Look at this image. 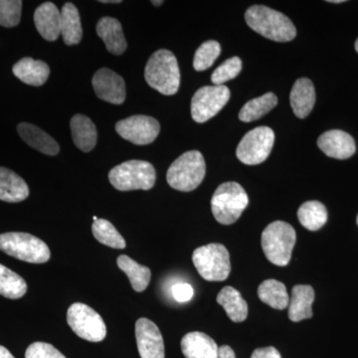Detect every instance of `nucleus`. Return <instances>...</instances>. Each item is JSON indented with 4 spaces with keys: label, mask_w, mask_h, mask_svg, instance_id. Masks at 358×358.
I'll return each instance as SVG.
<instances>
[{
    "label": "nucleus",
    "mask_w": 358,
    "mask_h": 358,
    "mask_svg": "<svg viewBox=\"0 0 358 358\" xmlns=\"http://www.w3.org/2000/svg\"><path fill=\"white\" fill-rule=\"evenodd\" d=\"M115 131L134 145H147L154 143L159 136L160 124L155 117L136 115L117 122Z\"/></svg>",
    "instance_id": "12"
},
{
    "label": "nucleus",
    "mask_w": 358,
    "mask_h": 358,
    "mask_svg": "<svg viewBox=\"0 0 358 358\" xmlns=\"http://www.w3.org/2000/svg\"><path fill=\"white\" fill-rule=\"evenodd\" d=\"M94 237L100 243L114 249L126 248L127 244L114 225L106 219H98L92 225Z\"/></svg>",
    "instance_id": "32"
},
{
    "label": "nucleus",
    "mask_w": 358,
    "mask_h": 358,
    "mask_svg": "<svg viewBox=\"0 0 358 358\" xmlns=\"http://www.w3.org/2000/svg\"><path fill=\"white\" fill-rule=\"evenodd\" d=\"M29 196V187L27 183L18 174L0 167V200L16 203L21 202Z\"/></svg>",
    "instance_id": "22"
},
{
    "label": "nucleus",
    "mask_w": 358,
    "mask_h": 358,
    "mask_svg": "<svg viewBox=\"0 0 358 358\" xmlns=\"http://www.w3.org/2000/svg\"><path fill=\"white\" fill-rule=\"evenodd\" d=\"M299 221L306 229L317 231L327 223V210L320 201H307L298 210Z\"/></svg>",
    "instance_id": "29"
},
{
    "label": "nucleus",
    "mask_w": 358,
    "mask_h": 358,
    "mask_svg": "<svg viewBox=\"0 0 358 358\" xmlns=\"http://www.w3.org/2000/svg\"><path fill=\"white\" fill-rule=\"evenodd\" d=\"M192 261L197 272L206 281H225L230 275L229 252L222 244L211 243L195 249Z\"/></svg>",
    "instance_id": "8"
},
{
    "label": "nucleus",
    "mask_w": 358,
    "mask_h": 358,
    "mask_svg": "<svg viewBox=\"0 0 358 358\" xmlns=\"http://www.w3.org/2000/svg\"><path fill=\"white\" fill-rule=\"evenodd\" d=\"M70 128L73 141L82 152H91L96 147L98 138L96 126L87 115H75L71 120Z\"/></svg>",
    "instance_id": "24"
},
{
    "label": "nucleus",
    "mask_w": 358,
    "mask_h": 358,
    "mask_svg": "<svg viewBox=\"0 0 358 358\" xmlns=\"http://www.w3.org/2000/svg\"><path fill=\"white\" fill-rule=\"evenodd\" d=\"M136 338L141 358H164V343L159 327L141 317L136 324Z\"/></svg>",
    "instance_id": "14"
},
{
    "label": "nucleus",
    "mask_w": 358,
    "mask_h": 358,
    "mask_svg": "<svg viewBox=\"0 0 358 358\" xmlns=\"http://www.w3.org/2000/svg\"><path fill=\"white\" fill-rule=\"evenodd\" d=\"M249 204L247 192L239 183L234 181L219 185L211 199L214 217L223 225L236 222Z\"/></svg>",
    "instance_id": "5"
},
{
    "label": "nucleus",
    "mask_w": 358,
    "mask_h": 358,
    "mask_svg": "<svg viewBox=\"0 0 358 358\" xmlns=\"http://www.w3.org/2000/svg\"><path fill=\"white\" fill-rule=\"evenodd\" d=\"M0 358H15L7 348L0 345Z\"/></svg>",
    "instance_id": "40"
},
{
    "label": "nucleus",
    "mask_w": 358,
    "mask_h": 358,
    "mask_svg": "<svg viewBox=\"0 0 358 358\" xmlns=\"http://www.w3.org/2000/svg\"><path fill=\"white\" fill-rule=\"evenodd\" d=\"M173 296L178 303H185L192 300L193 294V288L192 285L187 284V282H178V284L173 285Z\"/></svg>",
    "instance_id": "37"
},
{
    "label": "nucleus",
    "mask_w": 358,
    "mask_h": 358,
    "mask_svg": "<svg viewBox=\"0 0 358 358\" xmlns=\"http://www.w3.org/2000/svg\"><path fill=\"white\" fill-rule=\"evenodd\" d=\"M205 173L203 155L199 150H190L174 160L167 171L166 179L173 189L189 192L201 185Z\"/></svg>",
    "instance_id": "4"
},
{
    "label": "nucleus",
    "mask_w": 358,
    "mask_h": 358,
    "mask_svg": "<svg viewBox=\"0 0 358 358\" xmlns=\"http://www.w3.org/2000/svg\"><path fill=\"white\" fill-rule=\"evenodd\" d=\"M355 50H357L358 53V39L357 40V42H355Z\"/></svg>",
    "instance_id": "44"
},
{
    "label": "nucleus",
    "mask_w": 358,
    "mask_h": 358,
    "mask_svg": "<svg viewBox=\"0 0 358 358\" xmlns=\"http://www.w3.org/2000/svg\"><path fill=\"white\" fill-rule=\"evenodd\" d=\"M258 296L264 303L275 310L289 307V296L286 286L277 280H266L258 288Z\"/></svg>",
    "instance_id": "27"
},
{
    "label": "nucleus",
    "mask_w": 358,
    "mask_h": 358,
    "mask_svg": "<svg viewBox=\"0 0 358 358\" xmlns=\"http://www.w3.org/2000/svg\"><path fill=\"white\" fill-rule=\"evenodd\" d=\"M22 1L20 0H0V25L14 27L20 22Z\"/></svg>",
    "instance_id": "35"
},
{
    "label": "nucleus",
    "mask_w": 358,
    "mask_h": 358,
    "mask_svg": "<svg viewBox=\"0 0 358 358\" xmlns=\"http://www.w3.org/2000/svg\"><path fill=\"white\" fill-rule=\"evenodd\" d=\"M96 95L106 102L121 105L126 100V84L114 71L102 68L96 71L92 80Z\"/></svg>",
    "instance_id": "13"
},
{
    "label": "nucleus",
    "mask_w": 358,
    "mask_h": 358,
    "mask_svg": "<svg viewBox=\"0 0 358 358\" xmlns=\"http://www.w3.org/2000/svg\"><path fill=\"white\" fill-rule=\"evenodd\" d=\"M93 219H94V221H96V220H98L99 218L96 217V216H94Z\"/></svg>",
    "instance_id": "45"
},
{
    "label": "nucleus",
    "mask_w": 358,
    "mask_h": 358,
    "mask_svg": "<svg viewBox=\"0 0 358 358\" xmlns=\"http://www.w3.org/2000/svg\"><path fill=\"white\" fill-rule=\"evenodd\" d=\"M102 3H121V0H101Z\"/></svg>",
    "instance_id": "41"
},
{
    "label": "nucleus",
    "mask_w": 358,
    "mask_h": 358,
    "mask_svg": "<svg viewBox=\"0 0 358 358\" xmlns=\"http://www.w3.org/2000/svg\"><path fill=\"white\" fill-rule=\"evenodd\" d=\"M67 322L79 338L100 343L107 336L105 322L93 308L82 303H75L67 312Z\"/></svg>",
    "instance_id": "9"
},
{
    "label": "nucleus",
    "mask_w": 358,
    "mask_h": 358,
    "mask_svg": "<svg viewBox=\"0 0 358 358\" xmlns=\"http://www.w3.org/2000/svg\"><path fill=\"white\" fill-rule=\"evenodd\" d=\"M251 358H282L279 350H275L273 346L268 348H257L252 353Z\"/></svg>",
    "instance_id": "38"
},
{
    "label": "nucleus",
    "mask_w": 358,
    "mask_h": 358,
    "mask_svg": "<svg viewBox=\"0 0 358 358\" xmlns=\"http://www.w3.org/2000/svg\"><path fill=\"white\" fill-rule=\"evenodd\" d=\"M18 134L20 138L28 145L39 150L42 154L47 155H56L60 152L57 141L44 131L43 129L28 122H22L17 127Z\"/></svg>",
    "instance_id": "20"
},
{
    "label": "nucleus",
    "mask_w": 358,
    "mask_h": 358,
    "mask_svg": "<svg viewBox=\"0 0 358 358\" xmlns=\"http://www.w3.org/2000/svg\"><path fill=\"white\" fill-rule=\"evenodd\" d=\"M296 240V231L291 224L275 221L263 231L261 243L264 254L271 263L286 267L291 260Z\"/></svg>",
    "instance_id": "3"
},
{
    "label": "nucleus",
    "mask_w": 358,
    "mask_h": 358,
    "mask_svg": "<svg viewBox=\"0 0 358 358\" xmlns=\"http://www.w3.org/2000/svg\"><path fill=\"white\" fill-rule=\"evenodd\" d=\"M217 303L222 306L232 322H242L248 317V305L246 301L233 287H225L219 292Z\"/></svg>",
    "instance_id": "25"
},
{
    "label": "nucleus",
    "mask_w": 358,
    "mask_h": 358,
    "mask_svg": "<svg viewBox=\"0 0 358 358\" xmlns=\"http://www.w3.org/2000/svg\"><path fill=\"white\" fill-rule=\"evenodd\" d=\"M277 103V96L273 93H267L259 98L253 99L245 103L244 107L240 110V121L244 122L257 121L274 109Z\"/></svg>",
    "instance_id": "30"
},
{
    "label": "nucleus",
    "mask_w": 358,
    "mask_h": 358,
    "mask_svg": "<svg viewBox=\"0 0 358 358\" xmlns=\"http://www.w3.org/2000/svg\"><path fill=\"white\" fill-rule=\"evenodd\" d=\"M145 81L164 95L178 93L180 86V71L173 52L160 49L148 59L145 70Z\"/></svg>",
    "instance_id": "2"
},
{
    "label": "nucleus",
    "mask_w": 358,
    "mask_h": 358,
    "mask_svg": "<svg viewBox=\"0 0 358 358\" xmlns=\"http://www.w3.org/2000/svg\"><path fill=\"white\" fill-rule=\"evenodd\" d=\"M317 145L327 157L336 159H348L355 154L357 145L350 134L339 129H331L322 134Z\"/></svg>",
    "instance_id": "15"
},
{
    "label": "nucleus",
    "mask_w": 358,
    "mask_h": 358,
    "mask_svg": "<svg viewBox=\"0 0 358 358\" xmlns=\"http://www.w3.org/2000/svg\"><path fill=\"white\" fill-rule=\"evenodd\" d=\"M61 35L69 46L79 44L83 37L79 11L71 2L66 3L61 11Z\"/></svg>",
    "instance_id": "26"
},
{
    "label": "nucleus",
    "mask_w": 358,
    "mask_h": 358,
    "mask_svg": "<svg viewBox=\"0 0 358 358\" xmlns=\"http://www.w3.org/2000/svg\"><path fill=\"white\" fill-rule=\"evenodd\" d=\"M221 46L217 41L209 40L204 42L195 52L193 67L196 71H204L210 68L220 56Z\"/></svg>",
    "instance_id": "33"
},
{
    "label": "nucleus",
    "mask_w": 358,
    "mask_h": 358,
    "mask_svg": "<svg viewBox=\"0 0 358 358\" xmlns=\"http://www.w3.org/2000/svg\"><path fill=\"white\" fill-rule=\"evenodd\" d=\"M229 99L230 90L224 85L202 87L192 98V119L199 124L208 121L225 107Z\"/></svg>",
    "instance_id": "11"
},
{
    "label": "nucleus",
    "mask_w": 358,
    "mask_h": 358,
    "mask_svg": "<svg viewBox=\"0 0 358 358\" xmlns=\"http://www.w3.org/2000/svg\"><path fill=\"white\" fill-rule=\"evenodd\" d=\"M242 70V61L239 57L227 59L223 64L214 71L211 76L214 86H222L226 82L234 79Z\"/></svg>",
    "instance_id": "34"
},
{
    "label": "nucleus",
    "mask_w": 358,
    "mask_h": 358,
    "mask_svg": "<svg viewBox=\"0 0 358 358\" xmlns=\"http://www.w3.org/2000/svg\"><path fill=\"white\" fill-rule=\"evenodd\" d=\"M13 74L23 83L30 86L39 87L46 83L50 75V68L40 60L32 58H22L13 68Z\"/></svg>",
    "instance_id": "23"
},
{
    "label": "nucleus",
    "mask_w": 358,
    "mask_h": 358,
    "mask_svg": "<svg viewBox=\"0 0 358 358\" xmlns=\"http://www.w3.org/2000/svg\"><path fill=\"white\" fill-rule=\"evenodd\" d=\"M357 226H358V215H357Z\"/></svg>",
    "instance_id": "46"
},
{
    "label": "nucleus",
    "mask_w": 358,
    "mask_h": 358,
    "mask_svg": "<svg viewBox=\"0 0 358 358\" xmlns=\"http://www.w3.org/2000/svg\"><path fill=\"white\" fill-rule=\"evenodd\" d=\"M25 358H66L50 343H34L26 350Z\"/></svg>",
    "instance_id": "36"
},
{
    "label": "nucleus",
    "mask_w": 358,
    "mask_h": 358,
    "mask_svg": "<svg viewBox=\"0 0 358 358\" xmlns=\"http://www.w3.org/2000/svg\"><path fill=\"white\" fill-rule=\"evenodd\" d=\"M0 250L18 260L43 264L50 259V249L44 241L28 233L9 232L0 235Z\"/></svg>",
    "instance_id": "7"
},
{
    "label": "nucleus",
    "mask_w": 358,
    "mask_h": 358,
    "mask_svg": "<svg viewBox=\"0 0 358 358\" xmlns=\"http://www.w3.org/2000/svg\"><path fill=\"white\" fill-rule=\"evenodd\" d=\"M274 141L275 134L272 129L258 127L252 129L238 145L237 159L247 166L262 164L272 152Z\"/></svg>",
    "instance_id": "10"
},
{
    "label": "nucleus",
    "mask_w": 358,
    "mask_h": 358,
    "mask_svg": "<svg viewBox=\"0 0 358 358\" xmlns=\"http://www.w3.org/2000/svg\"><path fill=\"white\" fill-rule=\"evenodd\" d=\"M245 20L254 31L273 41H292L296 35L289 18L270 7L251 6L245 13Z\"/></svg>",
    "instance_id": "1"
},
{
    "label": "nucleus",
    "mask_w": 358,
    "mask_h": 358,
    "mask_svg": "<svg viewBox=\"0 0 358 358\" xmlns=\"http://www.w3.org/2000/svg\"><path fill=\"white\" fill-rule=\"evenodd\" d=\"M327 2H329V3H343V2L345 1H343V0H329V1Z\"/></svg>",
    "instance_id": "42"
},
{
    "label": "nucleus",
    "mask_w": 358,
    "mask_h": 358,
    "mask_svg": "<svg viewBox=\"0 0 358 358\" xmlns=\"http://www.w3.org/2000/svg\"><path fill=\"white\" fill-rule=\"evenodd\" d=\"M292 109L300 119L310 114L315 103V90L313 82L308 78L296 80L289 95Z\"/></svg>",
    "instance_id": "18"
},
{
    "label": "nucleus",
    "mask_w": 358,
    "mask_h": 358,
    "mask_svg": "<svg viewBox=\"0 0 358 358\" xmlns=\"http://www.w3.org/2000/svg\"><path fill=\"white\" fill-rule=\"evenodd\" d=\"M218 358H236V355L230 346L223 345L219 348Z\"/></svg>",
    "instance_id": "39"
},
{
    "label": "nucleus",
    "mask_w": 358,
    "mask_h": 358,
    "mask_svg": "<svg viewBox=\"0 0 358 358\" xmlns=\"http://www.w3.org/2000/svg\"><path fill=\"white\" fill-rule=\"evenodd\" d=\"M96 33L106 44L108 51L115 55H122L128 48L122 27L119 20L113 17H103L96 24Z\"/></svg>",
    "instance_id": "19"
},
{
    "label": "nucleus",
    "mask_w": 358,
    "mask_h": 358,
    "mask_svg": "<svg viewBox=\"0 0 358 358\" xmlns=\"http://www.w3.org/2000/svg\"><path fill=\"white\" fill-rule=\"evenodd\" d=\"M157 173L145 160H129L115 166L109 173L110 185L120 192L150 190L154 187Z\"/></svg>",
    "instance_id": "6"
},
{
    "label": "nucleus",
    "mask_w": 358,
    "mask_h": 358,
    "mask_svg": "<svg viewBox=\"0 0 358 358\" xmlns=\"http://www.w3.org/2000/svg\"><path fill=\"white\" fill-rule=\"evenodd\" d=\"M27 292V284L21 275L0 264V294L11 300L22 298Z\"/></svg>",
    "instance_id": "31"
},
{
    "label": "nucleus",
    "mask_w": 358,
    "mask_h": 358,
    "mask_svg": "<svg viewBox=\"0 0 358 358\" xmlns=\"http://www.w3.org/2000/svg\"><path fill=\"white\" fill-rule=\"evenodd\" d=\"M315 301V291L308 285H296L292 289L289 303V319L292 322L310 319L313 317L312 306Z\"/></svg>",
    "instance_id": "21"
},
{
    "label": "nucleus",
    "mask_w": 358,
    "mask_h": 358,
    "mask_svg": "<svg viewBox=\"0 0 358 358\" xmlns=\"http://www.w3.org/2000/svg\"><path fill=\"white\" fill-rule=\"evenodd\" d=\"M152 4H155V6H162V3H164V1H152Z\"/></svg>",
    "instance_id": "43"
},
{
    "label": "nucleus",
    "mask_w": 358,
    "mask_h": 358,
    "mask_svg": "<svg viewBox=\"0 0 358 358\" xmlns=\"http://www.w3.org/2000/svg\"><path fill=\"white\" fill-rule=\"evenodd\" d=\"M37 31L47 41H55L61 35V13L52 2H44L34 13Z\"/></svg>",
    "instance_id": "16"
},
{
    "label": "nucleus",
    "mask_w": 358,
    "mask_h": 358,
    "mask_svg": "<svg viewBox=\"0 0 358 358\" xmlns=\"http://www.w3.org/2000/svg\"><path fill=\"white\" fill-rule=\"evenodd\" d=\"M117 266L128 275L134 291L141 293L148 288L152 279V272L145 266L140 265L127 255H121L117 260Z\"/></svg>",
    "instance_id": "28"
},
{
    "label": "nucleus",
    "mask_w": 358,
    "mask_h": 358,
    "mask_svg": "<svg viewBox=\"0 0 358 358\" xmlns=\"http://www.w3.org/2000/svg\"><path fill=\"white\" fill-rule=\"evenodd\" d=\"M181 350L185 358H218L217 343L200 331L185 334L181 339Z\"/></svg>",
    "instance_id": "17"
}]
</instances>
